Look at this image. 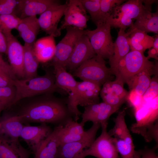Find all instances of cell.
<instances>
[{
    "label": "cell",
    "instance_id": "cell-1",
    "mask_svg": "<svg viewBox=\"0 0 158 158\" xmlns=\"http://www.w3.org/2000/svg\"><path fill=\"white\" fill-rule=\"evenodd\" d=\"M21 104L16 114L23 123H51L64 126L74 117L67 105V98L56 97L51 94L44 95Z\"/></svg>",
    "mask_w": 158,
    "mask_h": 158
},
{
    "label": "cell",
    "instance_id": "cell-2",
    "mask_svg": "<svg viewBox=\"0 0 158 158\" xmlns=\"http://www.w3.org/2000/svg\"><path fill=\"white\" fill-rule=\"evenodd\" d=\"M16 89L15 97L11 107L21 100L37 95L61 91L56 86L54 73L47 72L43 76L13 80Z\"/></svg>",
    "mask_w": 158,
    "mask_h": 158
},
{
    "label": "cell",
    "instance_id": "cell-3",
    "mask_svg": "<svg viewBox=\"0 0 158 158\" xmlns=\"http://www.w3.org/2000/svg\"><path fill=\"white\" fill-rule=\"evenodd\" d=\"M101 86L92 82L83 81L78 82L74 91L69 94L67 98L68 108L77 121L81 113L78 106L84 107L98 103Z\"/></svg>",
    "mask_w": 158,
    "mask_h": 158
},
{
    "label": "cell",
    "instance_id": "cell-4",
    "mask_svg": "<svg viewBox=\"0 0 158 158\" xmlns=\"http://www.w3.org/2000/svg\"><path fill=\"white\" fill-rule=\"evenodd\" d=\"M114 127L108 132L121 158H140V150H135V147L125 120V117L118 115L114 119Z\"/></svg>",
    "mask_w": 158,
    "mask_h": 158
},
{
    "label": "cell",
    "instance_id": "cell-5",
    "mask_svg": "<svg viewBox=\"0 0 158 158\" xmlns=\"http://www.w3.org/2000/svg\"><path fill=\"white\" fill-rule=\"evenodd\" d=\"M154 64L149 61L143 53L130 50L111 72L116 78L120 79L124 84L126 83L136 74Z\"/></svg>",
    "mask_w": 158,
    "mask_h": 158
},
{
    "label": "cell",
    "instance_id": "cell-6",
    "mask_svg": "<svg viewBox=\"0 0 158 158\" xmlns=\"http://www.w3.org/2000/svg\"><path fill=\"white\" fill-rule=\"evenodd\" d=\"M112 75L109 68L106 65L105 59L97 55L81 65L72 75L82 81L95 83L101 86L106 82L111 80Z\"/></svg>",
    "mask_w": 158,
    "mask_h": 158
},
{
    "label": "cell",
    "instance_id": "cell-7",
    "mask_svg": "<svg viewBox=\"0 0 158 158\" xmlns=\"http://www.w3.org/2000/svg\"><path fill=\"white\" fill-rule=\"evenodd\" d=\"M141 0H129L116 6L107 19L111 27L125 29L133 26L136 19L145 9Z\"/></svg>",
    "mask_w": 158,
    "mask_h": 158
},
{
    "label": "cell",
    "instance_id": "cell-8",
    "mask_svg": "<svg viewBox=\"0 0 158 158\" xmlns=\"http://www.w3.org/2000/svg\"><path fill=\"white\" fill-rule=\"evenodd\" d=\"M93 30H84L96 55L104 59H109L113 55L114 42L111 33V26L107 22L96 25Z\"/></svg>",
    "mask_w": 158,
    "mask_h": 158
},
{
    "label": "cell",
    "instance_id": "cell-9",
    "mask_svg": "<svg viewBox=\"0 0 158 158\" xmlns=\"http://www.w3.org/2000/svg\"><path fill=\"white\" fill-rule=\"evenodd\" d=\"M107 125L108 123L101 125L100 135L89 147L84 150L76 158H85L88 156L97 158H119L112 138L107 131Z\"/></svg>",
    "mask_w": 158,
    "mask_h": 158
},
{
    "label": "cell",
    "instance_id": "cell-10",
    "mask_svg": "<svg viewBox=\"0 0 158 158\" xmlns=\"http://www.w3.org/2000/svg\"><path fill=\"white\" fill-rule=\"evenodd\" d=\"M158 96L145 102L140 108L135 110L136 122L131 128L133 133L145 137L148 131L158 121Z\"/></svg>",
    "mask_w": 158,
    "mask_h": 158
},
{
    "label": "cell",
    "instance_id": "cell-11",
    "mask_svg": "<svg viewBox=\"0 0 158 158\" xmlns=\"http://www.w3.org/2000/svg\"><path fill=\"white\" fill-rule=\"evenodd\" d=\"M66 33L56 45L54 56L49 65L62 66L66 67V62L80 37L84 34L82 30L73 26L65 28Z\"/></svg>",
    "mask_w": 158,
    "mask_h": 158
},
{
    "label": "cell",
    "instance_id": "cell-12",
    "mask_svg": "<svg viewBox=\"0 0 158 158\" xmlns=\"http://www.w3.org/2000/svg\"><path fill=\"white\" fill-rule=\"evenodd\" d=\"M100 127V123H93L83 138L59 145L58 149L57 158H76L84 150L91 145L95 139L97 133Z\"/></svg>",
    "mask_w": 158,
    "mask_h": 158
},
{
    "label": "cell",
    "instance_id": "cell-13",
    "mask_svg": "<svg viewBox=\"0 0 158 158\" xmlns=\"http://www.w3.org/2000/svg\"><path fill=\"white\" fill-rule=\"evenodd\" d=\"M66 3L64 18L59 28L61 30L67 27L73 26L84 30L87 27L90 16L80 0H70Z\"/></svg>",
    "mask_w": 158,
    "mask_h": 158
},
{
    "label": "cell",
    "instance_id": "cell-14",
    "mask_svg": "<svg viewBox=\"0 0 158 158\" xmlns=\"http://www.w3.org/2000/svg\"><path fill=\"white\" fill-rule=\"evenodd\" d=\"M124 83L116 78L114 81L105 83L101 88L100 94L103 102L119 109L127 100L129 92L124 88Z\"/></svg>",
    "mask_w": 158,
    "mask_h": 158
},
{
    "label": "cell",
    "instance_id": "cell-15",
    "mask_svg": "<svg viewBox=\"0 0 158 158\" xmlns=\"http://www.w3.org/2000/svg\"><path fill=\"white\" fill-rule=\"evenodd\" d=\"M66 6V3L56 4L40 15L38 20L40 28L49 35L54 37L60 36L61 30L58 28V25L64 15Z\"/></svg>",
    "mask_w": 158,
    "mask_h": 158
},
{
    "label": "cell",
    "instance_id": "cell-16",
    "mask_svg": "<svg viewBox=\"0 0 158 158\" xmlns=\"http://www.w3.org/2000/svg\"><path fill=\"white\" fill-rule=\"evenodd\" d=\"M4 34L7 42L6 54L8 56L9 64L16 76L25 78L23 46L11 32Z\"/></svg>",
    "mask_w": 158,
    "mask_h": 158
},
{
    "label": "cell",
    "instance_id": "cell-17",
    "mask_svg": "<svg viewBox=\"0 0 158 158\" xmlns=\"http://www.w3.org/2000/svg\"><path fill=\"white\" fill-rule=\"evenodd\" d=\"M96 55L88 37L84 34L79 38L66 62V70L73 72L84 62Z\"/></svg>",
    "mask_w": 158,
    "mask_h": 158
},
{
    "label": "cell",
    "instance_id": "cell-18",
    "mask_svg": "<svg viewBox=\"0 0 158 158\" xmlns=\"http://www.w3.org/2000/svg\"><path fill=\"white\" fill-rule=\"evenodd\" d=\"M118 110L117 108L103 102L87 106L84 107L80 123L84 126L88 121L99 123L101 125L108 123L111 116Z\"/></svg>",
    "mask_w": 158,
    "mask_h": 158
},
{
    "label": "cell",
    "instance_id": "cell-19",
    "mask_svg": "<svg viewBox=\"0 0 158 158\" xmlns=\"http://www.w3.org/2000/svg\"><path fill=\"white\" fill-rule=\"evenodd\" d=\"M53 130L47 124L42 123L38 126L24 125L20 137L26 142L30 150L34 154L43 141Z\"/></svg>",
    "mask_w": 158,
    "mask_h": 158
},
{
    "label": "cell",
    "instance_id": "cell-20",
    "mask_svg": "<svg viewBox=\"0 0 158 158\" xmlns=\"http://www.w3.org/2000/svg\"><path fill=\"white\" fill-rule=\"evenodd\" d=\"M60 4L56 0H19L17 16L22 19L40 15L52 6Z\"/></svg>",
    "mask_w": 158,
    "mask_h": 158
},
{
    "label": "cell",
    "instance_id": "cell-21",
    "mask_svg": "<svg viewBox=\"0 0 158 158\" xmlns=\"http://www.w3.org/2000/svg\"><path fill=\"white\" fill-rule=\"evenodd\" d=\"M31 152L24 147L18 139L0 133V158H29Z\"/></svg>",
    "mask_w": 158,
    "mask_h": 158
},
{
    "label": "cell",
    "instance_id": "cell-22",
    "mask_svg": "<svg viewBox=\"0 0 158 158\" xmlns=\"http://www.w3.org/2000/svg\"><path fill=\"white\" fill-rule=\"evenodd\" d=\"M154 65L146 68L134 76L126 83L130 91L133 90L142 96L148 87L152 75H158V61L155 60Z\"/></svg>",
    "mask_w": 158,
    "mask_h": 158
},
{
    "label": "cell",
    "instance_id": "cell-23",
    "mask_svg": "<svg viewBox=\"0 0 158 158\" xmlns=\"http://www.w3.org/2000/svg\"><path fill=\"white\" fill-rule=\"evenodd\" d=\"M133 26L126 32V29L120 28L118 33L116 39L114 42V54L109 59L111 71L117 65L119 61L130 51V47L128 42L129 35L133 30Z\"/></svg>",
    "mask_w": 158,
    "mask_h": 158
},
{
    "label": "cell",
    "instance_id": "cell-24",
    "mask_svg": "<svg viewBox=\"0 0 158 158\" xmlns=\"http://www.w3.org/2000/svg\"><path fill=\"white\" fill-rule=\"evenodd\" d=\"M84 126L73 119L69 121L64 126H58V137L60 145L83 138L87 132L84 130Z\"/></svg>",
    "mask_w": 158,
    "mask_h": 158
},
{
    "label": "cell",
    "instance_id": "cell-25",
    "mask_svg": "<svg viewBox=\"0 0 158 158\" xmlns=\"http://www.w3.org/2000/svg\"><path fill=\"white\" fill-rule=\"evenodd\" d=\"M40 29L37 16H33L21 19L16 30L25 44L33 45Z\"/></svg>",
    "mask_w": 158,
    "mask_h": 158
},
{
    "label": "cell",
    "instance_id": "cell-26",
    "mask_svg": "<svg viewBox=\"0 0 158 158\" xmlns=\"http://www.w3.org/2000/svg\"><path fill=\"white\" fill-rule=\"evenodd\" d=\"M54 38L49 35L38 39L33 44L34 53L39 62L45 63L53 58L56 46Z\"/></svg>",
    "mask_w": 158,
    "mask_h": 158
},
{
    "label": "cell",
    "instance_id": "cell-27",
    "mask_svg": "<svg viewBox=\"0 0 158 158\" xmlns=\"http://www.w3.org/2000/svg\"><path fill=\"white\" fill-rule=\"evenodd\" d=\"M56 86L61 93L69 94L75 90L78 82L72 75L67 71L65 66L58 65L52 66Z\"/></svg>",
    "mask_w": 158,
    "mask_h": 158
},
{
    "label": "cell",
    "instance_id": "cell-28",
    "mask_svg": "<svg viewBox=\"0 0 158 158\" xmlns=\"http://www.w3.org/2000/svg\"><path fill=\"white\" fill-rule=\"evenodd\" d=\"M58 130L59 126H57L42 142L34 154V158H57L58 149L60 145Z\"/></svg>",
    "mask_w": 158,
    "mask_h": 158
},
{
    "label": "cell",
    "instance_id": "cell-29",
    "mask_svg": "<svg viewBox=\"0 0 158 158\" xmlns=\"http://www.w3.org/2000/svg\"><path fill=\"white\" fill-rule=\"evenodd\" d=\"M133 27L146 33H158V12L152 13L145 8L136 19Z\"/></svg>",
    "mask_w": 158,
    "mask_h": 158
},
{
    "label": "cell",
    "instance_id": "cell-30",
    "mask_svg": "<svg viewBox=\"0 0 158 158\" xmlns=\"http://www.w3.org/2000/svg\"><path fill=\"white\" fill-rule=\"evenodd\" d=\"M1 126L0 133L14 139L20 137L24 124L19 116L14 115L5 116L0 118Z\"/></svg>",
    "mask_w": 158,
    "mask_h": 158
},
{
    "label": "cell",
    "instance_id": "cell-31",
    "mask_svg": "<svg viewBox=\"0 0 158 158\" xmlns=\"http://www.w3.org/2000/svg\"><path fill=\"white\" fill-rule=\"evenodd\" d=\"M154 39V37L147 33L134 28L128 38L130 49L144 53L146 49L152 47Z\"/></svg>",
    "mask_w": 158,
    "mask_h": 158
},
{
    "label": "cell",
    "instance_id": "cell-32",
    "mask_svg": "<svg viewBox=\"0 0 158 158\" xmlns=\"http://www.w3.org/2000/svg\"><path fill=\"white\" fill-rule=\"evenodd\" d=\"M33 45L24 43L23 46V68L25 78L37 76L39 62L34 53Z\"/></svg>",
    "mask_w": 158,
    "mask_h": 158
},
{
    "label": "cell",
    "instance_id": "cell-33",
    "mask_svg": "<svg viewBox=\"0 0 158 158\" xmlns=\"http://www.w3.org/2000/svg\"><path fill=\"white\" fill-rule=\"evenodd\" d=\"M124 0H101L99 21L96 25L106 23L114 8L123 3Z\"/></svg>",
    "mask_w": 158,
    "mask_h": 158
},
{
    "label": "cell",
    "instance_id": "cell-34",
    "mask_svg": "<svg viewBox=\"0 0 158 158\" xmlns=\"http://www.w3.org/2000/svg\"><path fill=\"white\" fill-rule=\"evenodd\" d=\"M21 19L17 16L8 14L0 16V29L4 34L16 29Z\"/></svg>",
    "mask_w": 158,
    "mask_h": 158
},
{
    "label": "cell",
    "instance_id": "cell-35",
    "mask_svg": "<svg viewBox=\"0 0 158 158\" xmlns=\"http://www.w3.org/2000/svg\"><path fill=\"white\" fill-rule=\"evenodd\" d=\"M83 7L96 25L99 18L101 0H80Z\"/></svg>",
    "mask_w": 158,
    "mask_h": 158
},
{
    "label": "cell",
    "instance_id": "cell-36",
    "mask_svg": "<svg viewBox=\"0 0 158 158\" xmlns=\"http://www.w3.org/2000/svg\"><path fill=\"white\" fill-rule=\"evenodd\" d=\"M15 94L16 89L14 85L0 87V105L4 106L5 109L10 107Z\"/></svg>",
    "mask_w": 158,
    "mask_h": 158
},
{
    "label": "cell",
    "instance_id": "cell-37",
    "mask_svg": "<svg viewBox=\"0 0 158 158\" xmlns=\"http://www.w3.org/2000/svg\"><path fill=\"white\" fill-rule=\"evenodd\" d=\"M19 0H0V16L12 14L17 16Z\"/></svg>",
    "mask_w": 158,
    "mask_h": 158
},
{
    "label": "cell",
    "instance_id": "cell-38",
    "mask_svg": "<svg viewBox=\"0 0 158 158\" xmlns=\"http://www.w3.org/2000/svg\"><path fill=\"white\" fill-rule=\"evenodd\" d=\"M158 96V75L151 79L149 85L142 95L145 102L149 101Z\"/></svg>",
    "mask_w": 158,
    "mask_h": 158
},
{
    "label": "cell",
    "instance_id": "cell-39",
    "mask_svg": "<svg viewBox=\"0 0 158 158\" xmlns=\"http://www.w3.org/2000/svg\"><path fill=\"white\" fill-rule=\"evenodd\" d=\"M127 100L133 107L134 110L140 108L145 102L142 96L138 94L133 90L130 91L129 92Z\"/></svg>",
    "mask_w": 158,
    "mask_h": 158
},
{
    "label": "cell",
    "instance_id": "cell-40",
    "mask_svg": "<svg viewBox=\"0 0 158 158\" xmlns=\"http://www.w3.org/2000/svg\"><path fill=\"white\" fill-rule=\"evenodd\" d=\"M0 72L13 80L17 79L9 64L6 62L0 53Z\"/></svg>",
    "mask_w": 158,
    "mask_h": 158
},
{
    "label": "cell",
    "instance_id": "cell-41",
    "mask_svg": "<svg viewBox=\"0 0 158 158\" xmlns=\"http://www.w3.org/2000/svg\"><path fill=\"white\" fill-rule=\"evenodd\" d=\"M147 57L148 59L153 58L155 60H158V36L156 35L154 37L152 47L149 49Z\"/></svg>",
    "mask_w": 158,
    "mask_h": 158
},
{
    "label": "cell",
    "instance_id": "cell-42",
    "mask_svg": "<svg viewBox=\"0 0 158 158\" xmlns=\"http://www.w3.org/2000/svg\"><path fill=\"white\" fill-rule=\"evenodd\" d=\"M157 147L150 149L145 147L142 150H140L141 157L140 158H158L155 152V150Z\"/></svg>",
    "mask_w": 158,
    "mask_h": 158
},
{
    "label": "cell",
    "instance_id": "cell-43",
    "mask_svg": "<svg viewBox=\"0 0 158 158\" xmlns=\"http://www.w3.org/2000/svg\"><path fill=\"white\" fill-rule=\"evenodd\" d=\"M8 77L0 72V87H4L13 85V80Z\"/></svg>",
    "mask_w": 158,
    "mask_h": 158
},
{
    "label": "cell",
    "instance_id": "cell-44",
    "mask_svg": "<svg viewBox=\"0 0 158 158\" xmlns=\"http://www.w3.org/2000/svg\"><path fill=\"white\" fill-rule=\"evenodd\" d=\"M7 42L5 36L0 29V53L6 54Z\"/></svg>",
    "mask_w": 158,
    "mask_h": 158
},
{
    "label": "cell",
    "instance_id": "cell-45",
    "mask_svg": "<svg viewBox=\"0 0 158 158\" xmlns=\"http://www.w3.org/2000/svg\"><path fill=\"white\" fill-rule=\"evenodd\" d=\"M145 8L147 10L151 11L152 5L155 3H157V0H142Z\"/></svg>",
    "mask_w": 158,
    "mask_h": 158
},
{
    "label": "cell",
    "instance_id": "cell-46",
    "mask_svg": "<svg viewBox=\"0 0 158 158\" xmlns=\"http://www.w3.org/2000/svg\"><path fill=\"white\" fill-rule=\"evenodd\" d=\"M5 109V108L4 106L1 105H0V115L1 112Z\"/></svg>",
    "mask_w": 158,
    "mask_h": 158
},
{
    "label": "cell",
    "instance_id": "cell-47",
    "mask_svg": "<svg viewBox=\"0 0 158 158\" xmlns=\"http://www.w3.org/2000/svg\"><path fill=\"white\" fill-rule=\"evenodd\" d=\"M1 122L0 121V130L1 128Z\"/></svg>",
    "mask_w": 158,
    "mask_h": 158
}]
</instances>
